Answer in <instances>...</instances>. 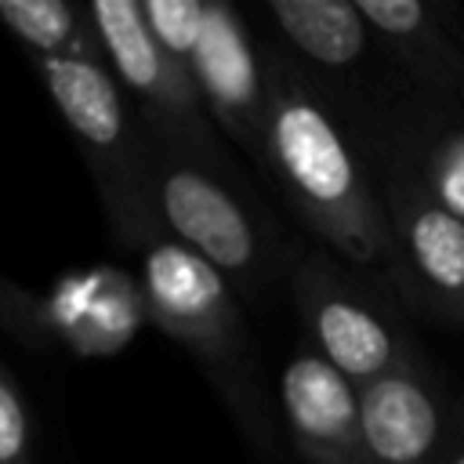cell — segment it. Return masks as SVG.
I'll return each mask as SVG.
<instances>
[{
    "label": "cell",
    "instance_id": "obj_1",
    "mask_svg": "<svg viewBox=\"0 0 464 464\" xmlns=\"http://www.w3.org/2000/svg\"><path fill=\"white\" fill-rule=\"evenodd\" d=\"M261 163L308 232L352 272L406 304V279L362 138L326 87L283 51L265 54Z\"/></svg>",
    "mask_w": 464,
    "mask_h": 464
},
{
    "label": "cell",
    "instance_id": "obj_2",
    "mask_svg": "<svg viewBox=\"0 0 464 464\" xmlns=\"http://www.w3.org/2000/svg\"><path fill=\"white\" fill-rule=\"evenodd\" d=\"M141 301L149 323L199 359L243 435L272 453V424L254 381V348L236 286L207 257L163 236L141 250Z\"/></svg>",
    "mask_w": 464,
    "mask_h": 464
},
{
    "label": "cell",
    "instance_id": "obj_3",
    "mask_svg": "<svg viewBox=\"0 0 464 464\" xmlns=\"http://www.w3.org/2000/svg\"><path fill=\"white\" fill-rule=\"evenodd\" d=\"M152 203L163 232L207 257L243 301H257L272 279L290 276L294 257L221 152L152 134Z\"/></svg>",
    "mask_w": 464,
    "mask_h": 464
},
{
    "label": "cell",
    "instance_id": "obj_4",
    "mask_svg": "<svg viewBox=\"0 0 464 464\" xmlns=\"http://www.w3.org/2000/svg\"><path fill=\"white\" fill-rule=\"evenodd\" d=\"M36 69L80 145L112 236L141 254L167 236L152 203V134L141 112H130L105 62L36 58Z\"/></svg>",
    "mask_w": 464,
    "mask_h": 464
},
{
    "label": "cell",
    "instance_id": "obj_5",
    "mask_svg": "<svg viewBox=\"0 0 464 464\" xmlns=\"http://www.w3.org/2000/svg\"><path fill=\"white\" fill-rule=\"evenodd\" d=\"M286 283L312 348L355 388H366L399 366L424 362L392 294L352 272L330 250H297Z\"/></svg>",
    "mask_w": 464,
    "mask_h": 464
},
{
    "label": "cell",
    "instance_id": "obj_6",
    "mask_svg": "<svg viewBox=\"0 0 464 464\" xmlns=\"http://www.w3.org/2000/svg\"><path fill=\"white\" fill-rule=\"evenodd\" d=\"M395 236L406 304L446 326H464V218L446 210L420 174L388 152H366Z\"/></svg>",
    "mask_w": 464,
    "mask_h": 464
},
{
    "label": "cell",
    "instance_id": "obj_7",
    "mask_svg": "<svg viewBox=\"0 0 464 464\" xmlns=\"http://www.w3.org/2000/svg\"><path fill=\"white\" fill-rule=\"evenodd\" d=\"M87 11L102 40L105 65L116 72V83L138 98L145 127L163 141L218 156L214 123L196 91L192 69L160 47L141 0H94Z\"/></svg>",
    "mask_w": 464,
    "mask_h": 464
},
{
    "label": "cell",
    "instance_id": "obj_8",
    "mask_svg": "<svg viewBox=\"0 0 464 464\" xmlns=\"http://www.w3.org/2000/svg\"><path fill=\"white\" fill-rule=\"evenodd\" d=\"M366 464H453L457 406L442 377L424 362L399 366L359 388Z\"/></svg>",
    "mask_w": 464,
    "mask_h": 464
},
{
    "label": "cell",
    "instance_id": "obj_9",
    "mask_svg": "<svg viewBox=\"0 0 464 464\" xmlns=\"http://www.w3.org/2000/svg\"><path fill=\"white\" fill-rule=\"evenodd\" d=\"M388 69L417 94L464 112V18L439 0H359Z\"/></svg>",
    "mask_w": 464,
    "mask_h": 464
},
{
    "label": "cell",
    "instance_id": "obj_10",
    "mask_svg": "<svg viewBox=\"0 0 464 464\" xmlns=\"http://www.w3.org/2000/svg\"><path fill=\"white\" fill-rule=\"evenodd\" d=\"M188 69L210 123H218L239 149L261 160L265 109H268L265 58H257L250 44V29L232 4L225 0L207 4V25Z\"/></svg>",
    "mask_w": 464,
    "mask_h": 464
},
{
    "label": "cell",
    "instance_id": "obj_11",
    "mask_svg": "<svg viewBox=\"0 0 464 464\" xmlns=\"http://www.w3.org/2000/svg\"><path fill=\"white\" fill-rule=\"evenodd\" d=\"M279 406L290 442L308 464H366L359 388L312 344L283 362Z\"/></svg>",
    "mask_w": 464,
    "mask_h": 464
},
{
    "label": "cell",
    "instance_id": "obj_12",
    "mask_svg": "<svg viewBox=\"0 0 464 464\" xmlns=\"http://www.w3.org/2000/svg\"><path fill=\"white\" fill-rule=\"evenodd\" d=\"M268 14L290 47L319 72L348 76L377 51L359 0H268Z\"/></svg>",
    "mask_w": 464,
    "mask_h": 464
},
{
    "label": "cell",
    "instance_id": "obj_13",
    "mask_svg": "<svg viewBox=\"0 0 464 464\" xmlns=\"http://www.w3.org/2000/svg\"><path fill=\"white\" fill-rule=\"evenodd\" d=\"M0 25L36 58H94L105 62L91 11L65 0H0Z\"/></svg>",
    "mask_w": 464,
    "mask_h": 464
},
{
    "label": "cell",
    "instance_id": "obj_14",
    "mask_svg": "<svg viewBox=\"0 0 464 464\" xmlns=\"http://www.w3.org/2000/svg\"><path fill=\"white\" fill-rule=\"evenodd\" d=\"M366 152H388L406 160L420 181L431 188V196L464 218V116H453L439 123L428 134L399 138V141H362Z\"/></svg>",
    "mask_w": 464,
    "mask_h": 464
},
{
    "label": "cell",
    "instance_id": "obj_15",
    "mask_svg": "<svg viewBox=\"0 0 464 464\" xmlns=\"http://www.w3.org/2000/svg\"><path fill=\"white\" fill-rule=\"evenodd\" d=\"M207 4L210 0H141L152 36L181 65H188L199 47V36L207 25Z\"/></svg>",
    "mask_w": 464,
    "mask_h": 464
},
{
    "label": "cell",
    "instance_id": "obj_16",
    "mask_svg": "<svg viewBox=\"0 0 464 464\" xmlns=\"http://www.w3.org/2000/svg\"><path fill=\"white\" fill-rule=\"evenodd\" d=\"M0 464H33V424L18 381L0 362Z\"/></svg>",
    "mask_w": 464,
    "mask_h": 464
},
{
    "label": "cell",
    "instance_id": "obj_17",
    "mask_svg": "<svg viewBox=\"0 0 464 464\" xmlns=\"http://www.w3.org/2000/svg\"><path fill=\"white\" fill-rule=\"evenodd\" d=\"M0 326L29 348L47 341V315L40 297H33L25 286L7 279L4 272H0Z\"/></svg>",
    "mask_w": 464,
    "mask_h": 464
}]
</instances>
